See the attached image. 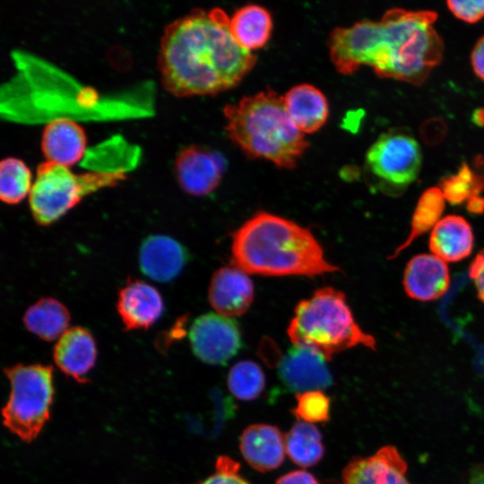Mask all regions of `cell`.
Wrapping results in <instances>:
<instances>
[{
  "label": "cell",
  "mask_w": 484,
  "mask_h": 484,
  "mask_svg": "<svg viewBox=\"0 0 484 484\" xmlns=\"http://www.w3.org/2000/svg\"><path fill=\"white\" fill-rule=\"evenodd\" d=\"M189 341L194 354L210 365H222L241 348V334L236 323L217 313L197 317L190 327Z\"/></svg>",
  "instance_id": "9"
},
{
  "label": "cell",
  "mask_w": 484,
  "mask_h": 484,
  "mask_svg": "<svg viewBox=\"0 0 484 484\" xmlns=\"http://www.w3.org/2000/svg\"><path fill=\"white\" fill-rule=\"evenodd\" d=\"M223 115L229 137L250 158L290 169L308 147L285 109L283 96L272 89L226 105Z\"/></svg>",
  "instance_id": "4"
},
{
  "label": "cell",
  "mask_w": 484,
  "mask_h": 484,
  "mask_svg": "<svg viewBox=\"0 0 484 484\" xmlns=\"http://www.w3.org/2000/svg\"><path fill=\"white\" fill-rule=\"evenodd\" d=\"M11 392L2 410L4 425L25 442H31L50 416L54 396L53 368L17 364L4 369Z\"/></svg>",
  "instance_id": "7"
},
{
  "label": "cell",
  "mask_w": 484,
  "mask_h": 484,
  "mask_svg": "<svg viewBox=\"0 0 484 484\" xmlns=\"http://www.w3.org/2000/svg\"><path fill=\"white\" fill-rule=\"evenodd\" d=\"M125 178V170L91 171L76 174L68 167L45 161L37 169L29 203L35 220L54 223L82 199L101 188L114 186Z\"/></svg>",
  "instance_id": "6"
},
{
  "label": "cell",
  "mask_w": 484,
  "mask_h": 484,
  "mask_svg": "<svg viewBox=\"0 0 484 484\" xmlns=\"http://www.w3.org/2000/svg\"><path fill=\"white\" fill-rule=\"evenodd\" d=\"M408 464L393 445H385L374 454L351 460L343 469V484H411Z\"/></svg>",
  "instance_id": "12"
},
{
  "label": "cell",
  "mask_w": 484,
  "mask_h": 484,
  "mask_svg": "<svg viewBox=\"0 0 484 484\" xmlns=\"http://www.w3.org/2000/svg\"><path fill=\"white\" fill-rule=\"evenodd\" d=\"M227 166L218 151L199 145H190L179 151L175 172L181 188L194 196L211 194L219 186Z\"/></svg>",
  "instance_id": "10"
},
{
  "label": "cell",
  "mask_w": 484,
  "mask_h": 484,
  "mask_svg": "<svg viewBox=\"0 0 484 484\" xmlns=\"http://www.w3.org/2000/svg\"><path fill=\"white\" fill-rule=\"evenodd\" d=\"M31 172L22 160L7 157L0 163V197L7 204H16L30 193Z\"/></svg>",
  "instance_id": "26"
},
{
  "label": "cell",
  "mask_w": 484,
  "mask_h": 484,
  "mask_svg": "<svg viewBox=\"0 0 484 484\" xmlns=\"http://www.w3.org/2000/svg\"><path fill=\"white\" fill-rule=\"evenodd\" d=\"M471 64L475 74L484 81V35L480 38L471 51Z\"/></svg>",
  "instance_id": "34"
},
{
  "label": "cell",
  "mask_w": 484,
  "mask_h": 484,
  "mask_svg": "<svg viewBox=\"0 0 484 484\" xmlns=\"http://www.w3.org/2000/svg\"><path fill=\"white\" fill-rule=\"evenodd\" d=\"M402 285L407 296L414 300H436L449 288L448 266L433 254L414 255L404 268Z\"/></svg>",
  "instance_id": "15"
},
{
  "label": "cell",
  "mask_w": 484,
  "mask_h": 484,
  "mask_svg": "<svg viewBox=\"0 0 484 484\" xmlns=\"http://www.w3.org/2000/svg\"><path fill=\"white\" fill-rule=\"evenodd\" d=\"M239 447L246 462L260 472L278 468L286 453L282 433L277 427L268 424H254L245 428Z\"/></svg>",
  "instance_id": "18"
},
{
  "label": "cell",
  "mask_w": 484,
  "mask_h": 484,
  "mask_svg": "<svg viewBox=\"0 0 484 484\" xmlns=\"http://www.w3.org/2000/svg\"><path fill=\"white\" fill-rule=\"evenodd\" d=\"M229 17L219 7L196 8L169 23L158 67L166 91L177 97L216 95L238 86L256 56L233 39Z\"/></svg>",
  "instance_id": "1"
},
{
  "label": "cell",
  "mask_w": 484,
  "mask_h": 484,
  "mask_svg": "<svg viewBox=\"0 0 484 484\" xmlns=\"http://www.w3.org/2000/svg\"><path fill=\"white\" fill-rule=\"evenodd\" d=\"M474 235L471 224L462 216L443 217L430 233L428 246L432 254L445 262H459L473 249Z\"/></svg>",
  "instance_id": "21"
},
{
  "label": "cell",
  "mask_w": 484,
  "mask_h": 484,
  "mask_svg": "<svg viewBox=\"0 0 484 484\" xmlns=\"http://www.w3.org/2000/svg\"><path fill=\"white\" fill-rule=\"evenodd\" d=\"M163 308L159 290L140 280H128L117 295V310L126 330L150 328L160 317Z\"/></svg>",
  "instance_id": "14"
},
{
  "label": "cell",
  "mask_w": 484,
  "mask_h": 484,
  "mask_svg": "<svg viewBox=\"0 0 484 484\" xmlns=\"http://www.w3.org/2000/svg\"><path fill=\"white\" fill-rule=\"evenodd\" d=\"M436 19L433 11L393 8L378 22L335 28L328 39L330 59L342 74L368 65L379 77L419 86L443 57V40L433 27Z\"/></svg>",
  "instance_id": "2"
},
{
  "label": "cell",
  "mask_w": 484,
  "mask_h": 484,
  "mask_svg": "<svg viewBox=\"0 0 484 484\" xmlns=\"http://www.w3.org/2000/svg\"><path fill=\"white\" fill-rule=\"evenodd\" d=\"M254 284L247 273L236 266L218 269L208 289V299L217 314L227 317L245 314L254 300Z\"/></svg>",
  "instance_id": "13"
},
{
  "label": "cell",
  "mask_w": 484,
  "mask_h": 484,
  "mask_svg": "<svg viewBox=\"0 0 484 484\" xmlns=\"http://www.w3.org/2000/svg\"><path fill=\"white\" fill-rule=\"evenodd\" d=\"M86 143L82 127L65 117L48 123L41 137V149L47 161L68 168L83 157Z\"/></svg>",
  "instance_id": "19"
},
{
  "label": "cell",
  "mask_w": 484,
  "mask_h": 484,
  "mask_svg": "<svg viewBox=\"0 0 484 484\" xmlns=\"http://www.w3.org/2000/svg\"><path fill=\"white\" fill-rule=\"evenodd\" d=\"M325 358L318 351L294 346L280 360L278 377L283 387L297 393L325 389L333 385Z\"/></svg>",
  "instance_id": "11"
},
{
  "label": "cell",
  "mask_w": 484,
  "mask_h": 484,
  "mask_svg": "<svg viewBox=\"0 0 484 484\" xmlns=\"http://www.w3.org/2000/svg\"><path fill=\"white\" fill-rule=\"evenodd\" d=\"M468 212L474 214L484 212V197L480 195L473 196L467 202Z\"/></svg>",
  "instance_id": "37"
},
{
  "label": "cell",
  "mask_w": 484,
  "mask_h": 484,
  "mask_svg": "<svg viewBox=\"0 0 484 484\" xmlns=\"http://www.w3.org/2000/svg\"><path fill=\"white\" fill-rule=\"evenodd\" d=\"M276 484H319L316 479L306 471H293L278 479Z\"/></svg>",
  "instance_id": "35"
},
{
  "label": "cell",
  "mask_w": 484,
  "mask_h": 484,
  "mask_svg": "<svg viewBox=\"0 0 484 484\" xmlns=\"http://www.w3.org/2000/svg\"><path fill=\"white\" fill-rule=\"evenodd\" d=\"M231 258L247 274L314 277L338 271L309 229L267 212L233 233Z\"/></svg>",
  "instance_id": "3"
},
{
  "label": "cell",
  "mask_w": 484,
  "mask_h": 484,
  "mask_svg": "<svg viewBox=\"0 0 484 484\" xmlns=\"http://www.w3.org/2000/svg\"><path fill=\"white\" fill-rule=\"evenodd\" d=\"M440 190L445 201L453 205L462 204L484 190V174H476L467 163H462L455 175L445 176L440 181Z\"/></svg>",
  "instance_id": "27"
},
{
  "label": "cell",
  "mask_w": 484,
  "mask_h": 484,
  "mask_svg": "<svg viewBox=\"0 0 484 484\" xmlns=\"http://www.w3.org/2000/svg\"><path fill=\"white\" fill-rule=\"evenodd\" d=\"M294 346L311 348L325 359L355 346L376 350V340L357 324L345 295L332 287L301 300L287 329Z\"/></svg>",
  "instance_id": "5"
},
{
  "label": "cell",
  "mask_w": 484,
  "mask_h": 484,
  "mask_svg": "<svg viewBox=\"0 0 484 484\" xmlns=\"http://www.w3.org/2000/svg\"><path fill=\"white\" fill-rule=\"evenodd\" d=\"M471 122L479 127H484V108H478L472 112Z\"/></svg>",
  "instance_id": "38"
},
{
  "label": "cell",
  "mask_w": 484,
  "mask_h": 484,
  "mask_svg": "<svg viewBox=\"0 0 484 484\" xmlns=\"http://www.w3.org/2000/svg\"><path fill=\"white\" fill-rule=\"evenodd\" d=\"M445 199L439 187L426 189L419 198L414 209L410 233L406 239L396 247L391 259L395 258L401 252L406 249L415 239L428 230H432L436 223L442 219L445 210Z\"/></svg>",
  "instance_id": "25"
},
{
  "label": "cell",
  "mask_w": 484,
  "mask_h": 484,
  "mask_svg": "<svg viewBox=\"0 0 484 484\" xmlns=\"http://www.w3.org/2000/svg\"><path fill=\"white\" fill-rule=\"evenodd\" d=\"M229 32L235 42L252 52L265 46L271 38L273 22L271 13L258 4H246L229 18Z\"/></svg>",
  "instance_id": "22"
},
{
  "label": "cell",
  "mask_w": 484,
  "mask_h": 484,
  "mask_svg": "<svg viewBox=\"0 0 484 484\" xmlns=\"http://www.w3.org/2000/svg\"><path fill=\"white\" fill-rule=\"evenodd\" d=\"M446 127L444 121L435 118L422 125L420 135L428 144H436L445 134Z\"/></svg>",
  "instance_id": "33"
},
{
  "label": "cell",
  "mask_w": 484,
  "mask_h": 484,
  "mask_svg": "<svg viewBox=\"0 0 484 484\" xmlns=\"http://www.w3.org/2000/svg\"><path fill=\"white\" fill-rule=\"evenodd\" d=\"M264 385V371L254 361H239L229 372V389L238 400L251 401L255 399L263 392Z\"/></svg>",
  "instance_id": "28"
},
{
  "label": "cell",
  "mask_w": 484,
  "mask_h": 484,
  "mask_svg": "<svg viewBox=\"0 0 484 484\" xmlns=\"http://www.w3.org/2000/svg\"><path fill=\"white\" fill-rule=\"evenodd\" d=\"M22 321L28 331L51 341L59 339L68 330L70 313L59 300L42 298L28 307Z\"/></svg>",
  "instance_id": "23"
},
{
  "label": "cell",
  "mask_w": 484,
  "mask_h": 484,
  "mask_svg": "<svg viewBox=\"0 0 484 484\" xmlns=\"http://www.w3.org/2000/svg\"><path fill=\"white\" fill-rule=\"evenodd\" d=\"M466 484H484V464L478 463L471 468Z\"/></svg>",
  "instance_id": "36"
},
{
  "label": "cell",
  "mask_w": 484,
  "mask_h": 484,
  "mask_svg": "<svg viewBox=\"0 0 484 484\" xmlns=\"http://www.w3.org/2000/svg\"><path fill=\"white\" fill-rule=\"evenodd\" d=\"M189 258L186 247L165 235H151L143 239L139 248V266L143 274L159 281L176 279Z\"/></svg>",
  "instance_id": "16"
},
{
  "label": "cell",
  "mask_w": 484,
  "mask_h": 484,
  "mask_svg": "<svg viewBox=\"0 0 484 484\" xmlns=\"http://www.w3.org/2000/svg\"><path fill=\"white\" fill-rule=\"evenodd\" d=\"M53 358L58 368L78 383H87L97 359L93 335L85 328L68 329L54 347Z\"/></svg>",
  "instance_id": "17"
},
{
  "label": "cell",
  "mask_w": 484,
  "mask_h": 484,
  "mask_svg": "<svg viewBox=\"0 0 484 484\" xmlns=\"http://www.w3.org/2000/svg\"><path fill=\"white\" fill-rule=\"evenodd\" d=\"M297 404L292 410L294 416L307 423L326 422L330 416V399L321 390L296 394Z\"/></svg>",
  "instance_id": "29"
},
{
  "label": "cell",
  "mask_w": 484,
  "mask_h": 484,
  "mask_svg": "<svg viewBox=\"0 0 484 484\" xmlns=\"http://www.w3.org/2000/svg\"><path fill=\"white\" fill-rule=\"evenodd\" d=\"M284 438L288 456L301 467L313 466L324 456L322 435L314 424L298 421Z\"/></svg>",
  "instance_id": "24"
},
{
  "label": "cell",
  "mask_w": 484,
  "mask_h": 484,
  "mask_svg": "<svg viewBox=\"0 0 484 484\" xmlns=\"http://www.w3.org/2000/svg\"><path fill=\"white\" fill-rule=\"evenodd\" d=\"M446 5L455 17L469 23H476L484 17V0H451Z\"/></svg>",
  "instance_id": "31"
},
{
  "label": "cell",
  "mask_w": 484,
  "mask_h": 484,
  "mask_svg": "<svg viewBox=\"0 0 484 484\" xmlns=\"http://www.w3.org/2000/svg\"><path fill=\"white\" fill-rule=\"evenodd\" d=\"M469 275L473 280L479 299L484 304V250L471 261Z\"/></svg>",
  "instance_id": "32"
},
{
  "label": "cell",
  "mask_w": 484,
  "mask_h": 484,
  "mask_svg": "<svg viewBox=\"0 0 484 484\" xmlns=\"http://www.w3.org/2000/svg\"><path fill=\"white\" fill-rule=\"evenodd\" d=\"M239 463L228 456L218 458L215 471L197 484H249L239 473Z\"/></svg>",
  "instance_id": "30"
},
{
  "label": "cell",
  "mask_w": 484,
  "mask_h": 484,
  "mask_svg": "<svg viewBox=\"0 0 484 484\" xmlns=\"http://www.w3.org/2000/svg\"><path fill=\"white\" fill-rule=\"evenodd\" d=\"M422 155L418 142L405 133L382 134L366 154V163L387 191L397 193L418 177Z\"/></svg>",
  "instance_id": "8"
},
{
  "label": "cell",
  "mask_w": 484,
  "mask_h": 484,
  "mask_svg": "<svg viewBox=\"0 0 484 484\" xmlns=\"http://www.w3.org/2000/svg\"><path fill=\"white\" fill-rule=\"evenodd\" d=\"M283 102L292 122L304 134L318 131L329 117L326 97L309 83L290 88L283 96Z\"/></svg>",
  "instance_id": "20"
}]
</instances>
